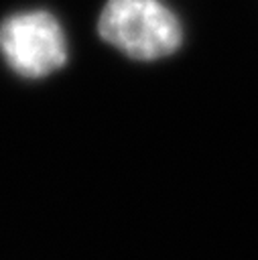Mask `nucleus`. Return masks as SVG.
Returning <instances> with one entry per match:
<instances>
[{
	"label": "nucleus",
	"mask_w": 258,
	"mask_h": 260,
	"mask_svg": "<svg viewBox=\"0 0 258 260\" xmlns=\"http://www.w3.org/2000/svg\"><path fill=\"white\" fill-rule=\"evenodd\" d=\"M98 30L104 41L140 61L167 57L183 41L177 14L160 0H108Z\"/></svg>",
	"instance_id": "nucleus-1"
},
{
	"label": "nucleus",
	"mask_w": 258,
	"mask_h": 260,
	"mask_svg": "<svg viewBox=\"0 0 258 260\" xmlns=\"http://www.w3.org/2000/svg\"><path fill=\"white\" fill-rule=\"evenodd\" d=\"M0 51L6 63L28 79L45 77L67 61L63 28L45 10L8 16L0 24Z\"/></svg>",
	"instance_id": "nucleus-2"
}]
</instances>
